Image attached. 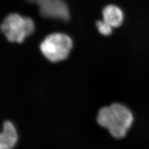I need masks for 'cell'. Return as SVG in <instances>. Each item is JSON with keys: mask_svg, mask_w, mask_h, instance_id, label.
Segmentation results:
<instances>
[{"mask_svg": "<svg viewBox=\"0 0 149 149\" xmlns=\"http://www.w3.org/2000/svg\"><path fill=\"white\" fill-rule=\"evenodd\" d=\"M99 125L107 129L117 139L124 138L134 120L133 114L128 107L119 103H113L99 111L97 118Z\"/></svg>", "mask_w": 149, "mask_h": 149, "instance_id": "obj_1", "label": "cell"}, {"mask_svg": "<svg viewBox=\"0 0 149 149\" xmlns=\"http://www.w3.org/2000/svg\"><path fill=\"white\" fill-rule=\"evenodd\" d=\"M35 29L33 21L17 13L7 16L1 25V30L11 42L21 43Z\"/></svg>", "mask_w": 149, "mask_h": 149, "instance_id": "obj_3", "label": "cell"}, {"mask_svg": "<svg viewBox=\"0 0 149 149\" xmlns=\"http://www.w3.org/2000/svg\"><path fill=\"white\" fill-rule=\"evenodd\" d=\"M102 19L113 28L121 26L124 22L125 14L118 6L109 4L106 6L102 12Z\"/></svg>", "mask_w": 149, "mask_h": 149, "instance_id": "obj_5", "label": "cell"}, {"mask_svg": "<svg viewBox=\"0 0 149 149\" xmlns=\"http://www.w3.org/2000/svg\"><path fill=\"white\" fill-rule=\"evenodd\" d=\"M42 16L46 18L69 21L70 17L68 5L62 0H36Z\"/></svg>", "mask_w": 149, "mask_h": 149, "instance_id": "obj_4", "label": "cell"}, {"mask_svg": "<svg viewBox=\"0 0 149 149\" xmlns=\"http://www.w3.org/2000/svg\"><path fill=\"white\" fill-rule=\"evenodd\" d=\"M29 2H35L36 0H27Z\"/></svg>", "mask_w": 149, "mask_h": 149, "instance_id": "obj_8", "label": "cell"}, {"mask_svg": "<svg viewBox=\"0 0 149 149\" xmlns=\"http://www.w3.org/2000/svg\"><path fill=\"white\" fill-rule=\"evenodd\" d=\"M97 31L103 36H109L113 32V28L104 20H99L96 22Z\"/></svg>", "mask_w": 149, "mask_h": 149, "instance_id": "obj_7", "label": "cell"}, {"mask_svg": "<svg viewBox=\"0 0 149 149\" xmlns=\"http://www.w3.org/2000/svg\"><path fill=\"white\" fill-rule=\"evenodd\" d=\"M72 47V39L68 35L61 33L49 34L40 46L44 56L53 63L67 59Z\"/></svg>", "mask_w": 149, "mask_h": 149, "instance_id": "obj_2", "label": "cell"}, {"mask_svg": "<svg viewBox=\"0 0 149 149\" xmlns=\"http://www.w3.org/2000/svg\"><path fill=\"white\" fill-rule=\"evenodd\" d=\"M18 139V133L13 123L6 120L0 133V149H13Z\"/></svg>", "mask_w": 149, "mask_h": 149, "instance_id": "obj_6", "label": "cell"}]
</instances>
